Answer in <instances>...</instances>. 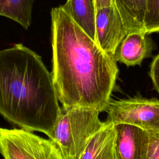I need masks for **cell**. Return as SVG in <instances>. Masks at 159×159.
Returning a JSON list of instances; mask_svg holds the SVG:
<instances>
[{"instance_id":"8","label":"cell","mask_w":159,"mask_h":159,"mask_svg":"<svg viewBox=\"0 0 159 159\" xmlns=\"http://www.w3.org/2000/svg\"><path fill=\"white\" fill-rule=\"evenodd\" d=\"M145 32H129L118 45L114 58L125 65H140L143 60L151 55L153 50L152 40Z\"/></svg>"},{"instance_id":"13","label":"cell","mask_w":159,"mask_h":159,"mask_svg":"<svg viewBox=\"0 0 159 159\" xmlns=\"http://www.w3.org/2000/svg\"><path fill=\"white\" fill-rule=\"evenodd\" d=\"M143 32H159V0H147L143 19Z\"/></svg>"},{"instance_id":"1","label":"cell","mask_w":159,"mask_h":159,"mask_svg":"<svg viewBox=\"0 0 159 159\" xmlns=\"http://www.w3.org/2000/svg\"><path fill=\"white\" fill-rule=\"evenodd\" d=\"M52 70L57 98L64 108L104 112L111 100L119 69L61 6L50 12Z\"/></svg>"},{"instance_id":"11","label":"cell","mask_w":159,"mask_h":159,"mask_svg":"<svg viewBox=\"0 0 159 159\" xmlns=\"http://www.w3.org/2000/svg\"><path fill=\"white\" fill-rule=\"evenodd\" d=\"M129 32H143L147 0H112Z\"/></svg>"},{"instance_id":"15","label":"cell","mask_w":159,"mask_h":159,"mask_svg":"<svg viewBox=\"0 0 159 159\" xmlns=\"http://www.w3.org/2000/svg\"><path fill=\"white\" fill-rule=\"evenodd\" d=\"M150 134V143L147 159H159V134Z\"/></svg>"},{"instance_id":"3","label":"cell","mask_w":159,"mask_h":159,"mask_svg":"<svg viewBox=\"0 0 159 159\" xmlns=\"http://www.w3.org/2000/svg\"><path fill=\"white\" fill-rule=\"evenodd\" d=\"M101 112L89 108L61 107L50 139L65 159H78L90 138L102 126Z\"/></svg>"},{"instance_id":"5","label":"cell","mask_w":159,"mask_h":159,"mask_svg":"<svg viewBox=\"0 0 159 159\" xmlns=\"http://www.w3.org/2000/svg\"><path fill=\"white\" fill-rule=\"evenodd\" d=\"M105 112L107 120L114 124H125L149 133L159 134V99L134 97L110 100Z\"/></svg>"},{"instance_id":"9","label":"cell","mask_w":159,"mask_h":159,"mask_svg":"<svg viewBox=\"0 0 159 159\" xmlns=\"http://www.w3.org/2000/svg\"><path fill=\"white\" fill-rule=\"evenodd\" d=\"M116 125L103 122L102 126L90 138L78 159H117Z\"/></svg>"},{"instance_id":"16","label":"cell","mask_w":159,"mask_h":159,"mask_svg":"<svg viewBox=\"0 0 159 159\" xmlns=\"http://www.w3.org/2000/svg\"><path fill=\"white\" fill-rule=\"evenodd\" d=\"M94 2L96 10L114 4L112 0H94Z\"/></svg>"},{"instance_id":"10","label":"cell","mask_w":159,"mask_h":159,"mask_svg":"<svg viewBox=\"0 0 159 159\" xmlns=\"http://www.w3.org/2000/svg\"><path fill=\"white\" fill-rule=\"evenodd\" d=\"M61 6L76 24L96 42V9L94 0H67Z\"/></svg>"},{"instance_id":"7","label":"cell","mask_w":159,"mask_h":159,"mask_svg":"<svg viewBox=\"0 0 159 159\" xmlns=\"http://www.w3.org/2000/svg\"><path fill=\"white\" fill-rule=\"evenodd\" d=\"M117 159H147L150 143L149 132L137 127L115 124Z\"/></svg>"},{"instance_id":"4","label":"cell","mask_w":159,"mask_h":159,"mask_svg":"<svg viewBox=\"0 0 159 159\" xmlns=\"http://www.w3.org/2000/svg\"><path fill=\"white\" fill-rule=\"evenodd\" d=\"M0 153L4 159H65L50 139L20 128L0 127Z\"/></svg>"},{"instance_id":"2","label":"cell","mask_w":159,"mask_h":159,"mask_svg":"<svg viewBox=\"0 0 159 159\" xmlns=\"http://www.w3.org/2000/svg\"><path fill=\"white\" fill-rule=\"evenodd\" d=\"M61 107L52 73L22 43L0 50V115L12 124L50 139Z\"/></svg>"},{"instance_id":"14","label":"cell","mask_w":159,"mask_h":159,"mask_svg":"<svg viewBox=\"0 0 159 159\" xmlns=\"http://www.w3.org/2000/svg\"><path fill=\"white\" fill-rule=\"evenodd\" d=\"M149 75L152 81L153 88L159 93V53L152 60Z\"/></svg>"},{"instance_id":"12","label":"cell","mask_w":159,"mask_h":159,"mask_svg":"<svg viewBox=\"0 0 159 159\" xmlns=\"http://www.w3.org/2000/svg\"><path fill=\"white\" fill-rule=\"evenodd\" d=\"M35 0H0V16L11 19L27 29L32 21Z\"/></svg>"},{"instance_id":"6","label":"cell","mask_w":159,"mask_h":159,"mask_svg":"<svg viewBox=\"0 0 159 159\" xmlns=\"http://www.w3.org/2000/svg\"><path fill=\"white\" fill-rule=\"evenodd\" d=\"M95 30L96 43L102 50L112 57L119 43L128 34L114 4L96 10Z\"/></svg>"}]
</instances>
